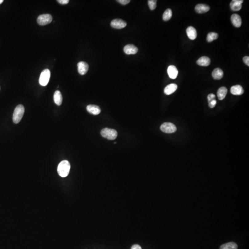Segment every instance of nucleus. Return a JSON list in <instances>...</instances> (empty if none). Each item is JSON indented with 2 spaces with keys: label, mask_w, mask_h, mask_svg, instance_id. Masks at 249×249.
I'll return each mask as SVG.
<instances>
[{
  "label": "nucleus",
  "mask_w": 249,
  "mask_h": 249,
  "mask_svg": "<svg viewBox=\"0 0 249 249\" xmlns=\"http://www.w3.org/2000/svg\"><path fill=\"white\" fill-rule=\"evenodd\" d=\"M187 35L189 38L191 40H195L197 38V30L195 29V28L192 26H189L187 28Z\"/></svg>",
  "instance_id": "obj_16"
},
{
  "label": "nucleus",
  "mask_w": 249,
  "mask_h": 249,
  "mask_svg": "<svg viewBox=\"0 0 249 249\" xmlns=\"http://www.w3.org/2000/svg\"><path fill=\"white\" fill-rule=\"evenodd\" d=\"M216 103H217V102H216V100H213L211 101L210 102H209V107H210V108L212 109V108H214L215 107V105H216Z\"/></svg>",
  "instance_id": "obj_26"
},
{
  "label": "nucleus",
  "mask_w": 249,
  "mask_h": 249,
  "mask_svg": "<svg viewBox=\"0 0 249 249\" xmlns=\"http://www.w3.org/2000/svg\"><path fill=\"white\" fill-rule=\"evenodd\" d=\"M117 2L123 5H126L128 4L130 2V0H118Z\"/></svg>",
  "instance_id": "obj_28"
},
{
  "label": "nucleus",
  "mask_w": 249,
  "mask_h": 249,
  "mask_svg": "<svg viewBox=\"0 0 249 249\" xmlns=\"http://www.w3.org/2000/svg\"><path fill=\"white\" fill-rule=\"evenodd\" d=\"M57 2L61 4L65 5L67 4L69 2V0H58Z\"/></svg>",
  "instance_id": "obj_30"
},
{
  "label": "nucleus",
  "mask_w": 249,
  "mask_h": 249,
  "mask_svg": "<svg viewBox=\"0 0 249 249\" xmlns=\"http://www.w3.org/2000/svg\"><path fill=\"white\" fill-rule=\"evenodd\" d=\"M227 93V89L225 87L220 88L217 91V97L220 100H223L225 98Z\"/></svg>",
  "instance_id": "obj_21"
},
{
  "label": "nucleus",
  "mask_w": 249,
  "mask_h": 249,
  "mask_svg": "<svg viewBox=\"0 0 249 249\" xmlns=\"http://www.w3.org/2000/svg\"><path fill=\"white\" fill-rule=\"evenodd\" d=\"M197 63L200 66H208L211 64V60L207 56H202L197 61Z\"/></svg>",
  "instance_id": "obj_18"
},
{
  "label": "nucleus",
  "mask_w": 249,
  "mask_h": 249,
  "mask_svg": "<svg viewBox=\"0 0 249 249\" xmlns=\"http://www.w3.org/2000/svg\"><path fill=\"white\" fill-rule=\"evenodd\" d=\"M86 110L89 113L94 115H98L101 112L99 107L95 105H89L87 106Z\"/></svg>",
  "instance_id": "obj_14"
},
{
  "label": "nucleus",
  "mask_w": 249,
  "mask_h": 249,
  "mask_svg": "<svg viewBox=\"0 0 249 249\" xmlns=\"http://www.w3.org/2000/svg\"><path fill=\"white\" fill-rule=\"evenodd\" d=\"M178 86L176 84H171L167 86L164 89L165 94L167 95H170L173 94L177 89Z\"/></svg>",
  "instance_id": "obj_17"
},
{
  "label": "nucleus",
  "mask_w": 249,
  "mask_h": 249,
  "mask_svg": "<svg viewBox=\"0 0 249 249\" xmlns=\"http://www.w3.org/2000/svg\"><path fill=\"white\" fill-rule=\"evenodd\" d=\"M218 38V34L217 33L213 32H210L207 36V41L209 42H212Z\"/></svg>",
  "instance_id": "obj_24"
},
{
  "label": "nucleus",
  "mask_w": 249,
  "mask_h": 249,
  "mask_svg": "<svg viewBox=\"0 0 249 249\" xmlns=\"http://www.w3.org/2000/svg\"><path fill=\"white\" fill-rule=\"evenodd\" d=\"M231 21L232 24L237 28L240 27L242 24V19L239 15L233 14L231 16Z\"/></svg>",
  "instance_id": "obj_12"
},
{
  "label": "nucleus",
  "mask_w": 249,
  "mask_h": 249,
  "mask_svg": "<svg viewBox=\"0 0 249 249\" xmlns=\"http://www.w3.org/2000/svg\"><path fill=\"white\" fill-rule=\"evenodd\" d=\"M124 51L127 54H134L138 52V49L133 44H127L124 48Z\"/></svg>",
  "instance_id": "obj_9"
},
{
  "label": "nucleus",
  "mask_w": 249,
  "mask_h": 249,
  "mask_svg": "<svg viewBox=\"0 0 249 249\" xmlns=\"http://www.w3.org/2000/svg\"><path fill=\"white\" fill-rule=\"evenodd\" d=\"M243 61L244 63L247 65L248 66H249V56H246L243 57Z\"/></svg>",
  "instance_id": "obj_29"
},
{
  "label": "nucleus",
  "mask_w": 249,
  "mask_h": 249,
  "mask_svg": "<svg viewBox=\"0 0 249 249\" xmlns=\"http://www.w3.org/2000/svg\"><path fill=\"white\" fill-rule=\"evenodd\" d=\"M238 246L234 242H229L222 245L220 249H237Z\"/></svg>",
  "instance_id": "obj_22"
},
{
  "label": "nucleus",
  "mask_w": 249,
  "mask_h": 249,
  "mask_svg": "<svg viewBox=\"0 0 249 249\" xmlns=\"http://www.w3.org/2000/svg\"><path fill=\"white\" fill-rule=\"evenodd\" d=\"M3 2V0H0V4H1Z\"/></svg>",
  "instance_id": "obj_32"
},
{
  "label": "nucleus",
  "mask_w": 249,
  "mask_h": 249,
  "mask_svg": "<svg viewBox=\"0 0 249 249\" xmlns=\"http://www.w3.org/2000/svg\"><path fill=\"white\" fill-rule=\"evenodd\" d=\"M195 11L199 14L207 13L210 10V7L207 5L199 4L195 6Z\"/></svg>",
  "instance_id": "obj_13"
},
{
  "label": "nucleus",
  "mask_w": 249,
  "mask_h": 249,
  "mask_svg": "<svg viewBox=\"0 0 249 249\" xmlns=\"http://www.w3.org/2000/svg\"><path fill=\"white\" fill-rule=\"evenodd\" d=\"M70 164L67 160L62 161L58 165L57 172L60 176L66 177L69 175L70 170Z\"/></svg>",
  "instance_id": "obj_1"
},
{
  "label": "nucleus",
  "mask_w": 249,
  "mask_h": 249,
  "mask_svg": "<svg viewBox=\"0 0 249 249\" xmlns=\"http://www.w3.org/2000/svg\"><path fill=\"white\" fill-rule=\"evenodd\" d=\"M131 249H142V248L139 245H134L132 246Z\"/></svg>",
  "instance_id": "obj_31"
},
{
  "label": "nucleus",
  "mask_w": 249,
  "mask_h": 249,
  "mask_svg": "<svg viewBox=\"0 0 249 249\" xmlns=\"http://www.w3.org/2000/svg\"><path fill=\"white\" fill-rule=\"evenodd\" d=\"M78 71L80 74L85 75L89 70V65L86 62H80L78 63Z\"/></svg>",
  "instance_id": "obj_8"
},
{
  "label": "nucleus",
  "mask_w": 249,
  "mask_h": 249,
  "mask_svg": "<svg viewBox=\"0 0 249 249\" xmlns=\"http://www.w3.org/2000/svg\"><path fill=\"white\" fill-rule=\"evenodd\" d=\"M224 73L223 70L219 68H216L213 71L212 75L213 78L216 80H220L223 77Z\"/></svg>",
  "instance_id": "obj_19"
},
{
  "label": "nucleus",
  "mask_w": 249,
  "mask_h": 249,
  "mask_svg": "<svg viewBox=\"0 0 249 249\" xmlns=\"http://www.w3.org/2000/svg\"><path fill=\"white\" fill-rule=\"evenodd\" d=\"M54 100L56 105L60 106L62 102V96L59 90H56L54 95Z\"/></svg>",
  "instance_id": "obj_20"
},
{
  "label": "nucleus",
  "mask_w": 249,
  "mask_h": 249,
  "mask_svg": "<svg viewBox=\"0 0 249 249\" xmlns=\"http://www.w3.org/2000/svg\"><path fill=\"white\" fill-rule=\"evenodd\" d=\"M101 134L103 138L109 140H114L117 138L118 133L113 129L105 128L101 131Z\"/></svg>",
  "instance_id": "obj_3"
},
{
  "label": "nucleus",
  "mask_w": 249,
  "mask_h": 249,
  "mask_svg": "<svg viewBox=\"0 0 249 249\" xmlns=\"http://www.w3.org/2000/svg\"><path fill=\"white\" fill-rule=\"evenodd\" d=\"M111 26L114 28L121 29L124 28L127 26V23L122 19L116 18L111 21Z\"/></svg>",
  "instance_id": "obj_7"
},
{
  "label": "nucleus",
  "mask_w": 249,
  "mask_h": 249,
  "mask_svg": "<svg viewBox=\"0 0 249 249\" xmlns=\"http://www.w3.org/2000/svg\"><path fill=\"white\" fill-rule=\"evenodd\" d=\"M25 112V108L22 104L18 105L14 111L13 115V122L18 124L20 122Z\"/></svg>",
  "instance_id": "obj_2"
},
{
  "label": "nucleus",
  "mask_w": 249,
  "mask_h": 249,
  "mask_svg": "<svg viewBox=\"0 0 249 249\" xmlns=\"http://www.w3.org/2000/svg\"><path fill=\"white\" fill-rule=\"evenodd\" d=\"M243 0H233L230 3V6L231 9L234 11H239L242 8Z\"/></svg>",
  "instance_id": "obj_10"
},
{
  "label": "nucleus",
  "mask_w": 249,
  "mask_h": 249,
  "mask_svg": "<svg viewBox=\"0 0 249 249\" xmlns=\"http://www.w3.org/2000/svg\"><path fill=\"white\" fill-rule=\"evenodd\" d=\"M50 78V72L48 69H44L42 72L39 79V83L41 86H45L48 85Z\"/></svg>",
  "instance_id": "obj_4"
},
{
  "label": "nucleus",
  "mask_w": 249,
  "mask_h": 249,
  "mask_svg": "<svg viewBox=\"0 0 249 249\" xmlns=\"http://www.w3.org/2000/svg\"><path fill=\"white\" fill-rule=\"evenodd\" d=\"M161 130L163 132L166 133H172L175 132L177 128L174 124L169 122L163 123L160 127Z\"/></svg>",
  "instance_id": "obj_6"
},
{
  "label": "nucleus",
  "mask_w": 249,
  "mask_h": 249,
  "mask_svg": "<svg viewBox=\"0 0 249 249\" xmlns=\"http://www.w3.org/2000/svg\"><path fill=\"white\" fill-rule=\"evenodd\" d=\"M231 93L234 95H241L244 93V90L243 87L240 85L233 86L230 90Z\"/></svg>",
  "instance_id": "obj_15"
},
{
  "label": "nucleus",
  "mask_w": 249,
  "mask_h": 249,
  "mask_svg": "<svg viewBox=\"0 0 249 249\" xmlns=\"http://www.w3.org/2000/svg\"><path fill=\"white\" fill-rule=\"evenodd\" d=\"M172 14H172V11L171 9H169V8L166 9V10L164 13L163 14V19L165 21H168L172 17Z\"/></svg>",
  "instance_id": "obj_23"
},
{
  "label": "nucleus",
  "mask_w": 249,
  "mask_h": 249,
  "mask_svg": "<svg viewBox=\"0 0 249 249\" xmlns=\"http://www.w3.org/2000/svg\"><path fill=\"white\" fill-rule=\"evenodd\" d=\"M208 98V102H209L215 99V96L214 94H210L208 95V98Z\"/></svg>",
  "instance_id": "obj_27"
},
{
  "label": "nucleus",
  "mask_w": 249,
  "mask_h": 249,
  "mask_svg": "<svg viewBox=\"0 0 249 249\" xmlns=\"http://www.w3.org/2000/svg\"><path fill=\"white\" fill-rule=\"evenodd\" d=\"M167 74L171 79H175L178 74L177 68L175 66H170L167 68Z\"/></svg>",
  "instance_id": "obj_11"
},
{
  "label": "nucleus",
  "mask_w": 249,
  "mask_h": 249,
  "mask_svg": "<svg viewBox=\"0 0 249 249\" xmlns=\"http://www.w3.org/2000/svg\"><path fill=\"white\" fill-rule=\"evenodd\" d=\"M156 2L157 1L156 0H149L148 1V5L151 10L155 9L156 7Z\"/></svg>",
  "instance_id": "obj_25"
},
{
  "label": "nucleus",
  "mask_w": 249,
  "mask_h": 249,
  "mask_svg": "<svg viewBox=\"0 0 249 249\" xmlns=\"http://www.w3.org/2000/svg\"><path fill=\"white\" fill-rule=\"evenodd\" d=\"M52 16L50 14H43L38 17L37 22L41 26H45L50 24L52 21Z\"/></svg>",
  "instance_id": "obj_5"
}]
</instances>
